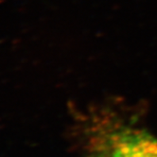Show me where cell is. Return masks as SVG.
I'll list each match as a JSON object with an SVG mask.
<instances>
[{
  "label": "cell",
  "mask_w": 157,
  "mask_h": 157,
  "mask_svg": "<svg viewBox=\"0 0 157 157\" xmlns=\"http://www.w3.org/2000/svg\"><path fill=\"white\" fill-rule=\"evenodd\" d=\"M113 157H157V139L145 133H131L122 137Z\"/></svg>",
  "instance_id": "1"
}]
</instances>
